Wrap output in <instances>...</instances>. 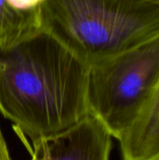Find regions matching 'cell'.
I'll list each match as a JSON object with an SVG mask.
<instances>
[{"label":"cell","instance_id":"cell-4","mask_svg":"<svg viewBox=\"0 0 159 160\" xmlns=\"http://www.w3.org/2000/svg\"><path fill=\"white\" fill-rule=\"evenodd\" d=\"M30 153V160H109L112 135L93 115L88 114L61 133L31 141L18 135Z\"/></svg>","mask_w":159,"mask_h":160},{"label":"cell","instance_id":"cell-5","mask_svg":"<svg viewBox=\"0 0 159 160\" xmlns=\"http://www.w3.org/2000/svg\"><path fill=\"white\" fill-rule=\"evenodd\" d=\"M118 141L124 160H159V82Z\"/></svg>","mask_w":159,"mask_h":160},{"label":"cell","instance_id":"cell-1","mask_svg":"<svg viewBox=\"0 0 159 160\" xmlns=\"http://www.w3.org/2000/svg\"><path fill=\"white\" fill-rule=\"evenodd\" d=\"M89 68L43 28L0 44V113L31 141L66 131L89 114Z\"/></svg>","mask_w":159,"mask_h":160},{"label":"cell","instance_id":"cell-6","mask_svg":"<svg viewBox=\"0 0 159 160\" xmlns=\"http://www.w3.org/2000/svg\"><path fill=\"white\" fill-rule=\"evenodd\" d=\"M41 28L39 9L22 12L0 0V44L9 45Z\"/></svg>","mask_w":159,"mask_h":160},{"label":"cell","instance_id":"cell-7","mask_svg":"<svg viewBox=\"0 0 159 160\" xmlns=\"http://www.w3.org/2000/svg\"><path fill=\"white\" fill-rule=\"evenodd\" d=\"M46 0H7L8 4L16 10L30 12L38 10Z\"/></svg>","mask_w":159,"mask_h":160},{"label":"cell","instance_id":"cell-8","mask_svg":"<svg viewBox=\"0 0 159 160\" xmlns=\"http://www.w3.org/2000/svg\"><path fill=\"white\" fill-rule=\"evenodd\" d=\"M0 160H12L10 158L7 144L3 136L1 128H0Z\"/></svg>","mask_w":159,"mask_h":160},{"label":"cell","instance_id":"cell-3","mask_svg":"<svg viewBox=\"0 0 159 160\" xmlns=\"http://www.w3.org/2000/svg\"><path fill=\"white\" fill-rule=\"evenodd\" d=\"M159 82V35L90 65L89 114L119 139L135 121Z\"/></svg>","mask_w":159,"mask_h":160},{"label":"cell","instance_id":"cell-9","mask_svg":"<svg viewBox=\"0 0 159 160\" xmlns=\"http://www.w3.org/2000/svg\"><path fill=\"white\" fill-rule=\"evenodd\" d=\"M147 1H150V2L156 3V4H159V0H147Z\"/></svg>","mask_w":159,"mask_h":160},{"label":"cell","instance_id":"cell-2","mask_svg":"<svg viewBox=\"0 0 159 160\" xmlns=\"http://www.w3.org/2000/svg\"><path fill=\"white\" fill-rule=\"evenodd\" d=\"M49 31L89 66L159 35V4L147 0H46Z\"/></svg>","mask_w":159,"mask_h":160}]
</instances>
